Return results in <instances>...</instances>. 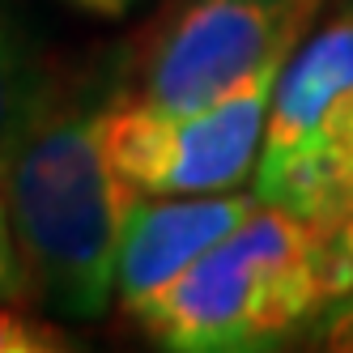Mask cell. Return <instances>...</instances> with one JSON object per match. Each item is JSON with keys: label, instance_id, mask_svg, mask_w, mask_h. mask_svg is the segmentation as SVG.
Masks as SVG:
<instances>
[{"label": "cell", "instance_id": "6da1fadb", "mask_svg": "<svg viewBox=\"0 0 353 353\" xmlns=\"http://www.w3.org/2000/svg\"><path fill=\"white\" fill-rule=\"evenodd\" d=\"M107 107L52 103L5 170V205L34 298L64 319H98L115 298L132 192L103 145Z\"/></svg>", "mask_w": 353, "mask_h": 353}, {"label": "cell", "instance_id": "7a4b0ae2", "mask_svg": "<svg viewBox=\"0 0 353 353\" xmlns=\"http://www.w3.org/2000/svg\"><path fill=\"white\" fill-rule=\"evenodd\" d=\"M327 298L323 230L260 200L132 319L174 353H256L311 327Z\"/></svg>", "mask_w": 353, "mask_h": 353}, {"label": "cell", "instance_id": "3957f363", "mask_svg": "<svg viewBox=\"0 0 353 353\" xmlns=\"http://www.w3.org/2000/svg\"><path fill=\"white\" fill-rule=\"evenodd\" d=\"M256 196L319 230L353 217V13L327 21L285 60Z\"/></svg>", "mask_w": 353, "mask_h": 353}, {"label": "cell", "instance_id": "277c9868", "mask_svg": "<svg viewBox=\"0 0 353 353\" xmlns=\"http://www.w3.org/2000/svg\"><path fill=\"white\" fill-rule=\"evenodd\" d=\"M294 52L272 56L225 98L196 111L132 103L107 107L103 145L132 196H209L239 188L260 162L272 94Z\"/></svg>", "mask_w": 353, "mask_h": 353}, {"label": "cell", "instance_id": "5b68a950", "mask_svg": "<svg viewBox=\"0 0 353 353\" xmlns=\"http://www.w3.org/2000/svg\"><path fill=\"white\" fill-rule=\"evenodd\" d=\"M319 0H188L145 60L141 103L196 111L225 98L272 56L294 52Z\"/></svg>", "mask_w": 353, "mask_h": 353}, {"label": "cell", "instance_id": "8992f818", "mask_svg": "<svg viewBox=\"0 0 353 353\" xmlns=\"http://www.w3.org/2000/svg\"><path fill=\"white\" fill-rule=\"evenodd\" d=\"M260 209V196H234V192H209V196H162V200H128L123 213V239H119V276L115 290L119 302L141 311L154 294L205 256L213 243L243 225Z\"/></svg>", "mask_w": 353, "mask_h": 353}, {"label": "cell", "instance_id": "52a82bcc", "mask_svg": "<svg viewBox=\"0 0 353 353\" xmlns=\"http://www.w3.org/2000/svg\"><path fill=\"white\" fill-rule=\"evenodd\" d=\"M47 107H52V81L21 34L17 17L0 5V183Z\"/></svg>", "mask_w": 353, "mask_h": 353}, {"label": "cell", "instance_id": "ba28073f", "mask_svg": "<svg viewBox=\"0 0 353 353\" xmlns=\"http://www.w3.org/2000/svg\"><path fill=\"white\" fill-rule=\"evenodd\" d=\"M64 349H77V341H68L52 323L30 319L21 311V302L17 307L0 302V353H64Z\"/></svg>", "mask_w": 353, "mask_h": 353}, {"label": "cell", "instance_id": "9c48e42d", "mask_svg": "<svg viewBox=\"0 0 353 353\" xmlns=\"http://www.w3.org/2000/svg\"><path fill=\"white\" fill-rule=\"evenodd\" d=\"M26 298H34V281H30L26 260H21L13 217L5 205V192H0V302H26Z\"/></svg>", "mask_w": 353, "mask_h": 353}, {"label": "cell", "instance_id": "30bf717a", "mask_svg": "<svg viewBox=\"0 0 353 353\" xmlns=\"http://www.w3.org/2000/svg\"><path fill=\"white\" fill-rule=\"evenodd\" d=\"M307 336H311V345H319V349L353 353V290L323 302V311H319L315 323L307 327Z\"/></svg>", "mask_w": 353, "mask_h": 353}, {"label": "cell", "instance_id": "8fae6325", "mask_svg": "<svg viewBox=\"0 0 353 353\" xmlns=\"http://www.w3.org/2000/svg\"><path fill=\"white\" fill-rule=\"evenodd\" d=\"M323 268H327L332 298L353 290V217L336 221L332 230H323Z\"/></svg>", "mask_w": 353, "mask_h": 353}, {"label": "cell", "instance_id": "7c38bea8", "mask_svg": "<svg viewBox=\"0 0 353 353\" xmlns=\"http://www.w3.org/2000/svg\"><path fill=\"white\" fill-rule=\"evenodd\" d=\"M72 9H81V13H94V17H119V13H128L137 0H68Z\"/></svg>", "mask_w": 353, "mask_h": 353}]
</instances>
